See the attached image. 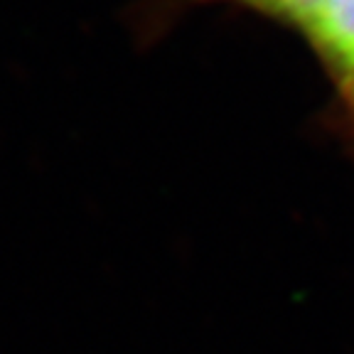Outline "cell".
Returning a JSON list of instances; mask_svg holds the SVG:
<instances>
[{"instance_id":"1","label":"cell","mask_w":354,"mask_h":354,"mask_svg":"<svg viewBox=\"0 0 354 354\" xmlns=\"http://www.w3.org/2000/svg\"><path fill=\"white\" fill-rule=\"evenodd\" d=\"M300 35L337 84L354 77V0H325Z\"/></svg>"},{"instance_id":"2","label":"cell","mask_w":354,"mask_h":354,"mask_svg":"<svg viewBox=\"0 0 354 354\" xmlns=\"http://www.w3.org/2000/svg\"><path fill=\"white\" fill-rule=\"evenodd\" d=\"M229 3H236V6L256 10L276 22L290 25V28L300 32L305 22L315 15V10L325 0H229Z\"/></svg>"},{"instance_id":"3","label":"cell","mask_w":354,"mask_h":354,"mask_svg":"<svg viewBox=\"0 0 354 354\" xmlns=\"http://www.w3.org/2000/svg\"><path fill=\"white\" fill-rule=\"evenodd\" d=\"M337 86H339V96H342V106H344V111H347V118L354 126V77L339 82Z\"/></svg>"}]
</instances>
